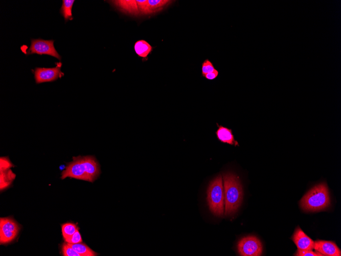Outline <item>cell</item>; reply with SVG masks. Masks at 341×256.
I'll list each match as a JSON object with an SVG mask.
<instances>
[{
  "mask_svg": "<svg viewBox=\"0 0 341 256\" xmlns=\"http://www.w3.org/2000/svg\"><path fill=\"white\" fill-rule=\"evenodd\" d=\"M101 174L100 164L93 156L74 157L73 161L66 166L61 174V179L74 178L94 182Z\"/></svg>",
  "mask_w": 341,
  "mask_h": 256,
  "instance_id": "cell-1",
  "label": "cell"
},
{
  "mask_svg": "<svg viewBox=\"0 0 341 256\" xmlns=\"http://www.w3.org/2000/svg\"><path fill=\"white\" fill-rule=\"evenodd\" d=\"M225 215L232 216L238 211L243 198V189L239 178L234 174L223 175Z\"/></svg>",
  "mask_w": 341,
  "mask_h": 256,
  "instance_id": "cell-2",
  "label": "cell"
},
{
  "mask_svg": "<svg viewBox=\"0 0 341 256\" xmlns=\"http://www.w3.org/2000/svg\"><path fill=\"white\" fill-rule=\"evenodd\" d=\"M331 204L329 190L325 183L312 188L300 202L301 208L305 211L316 212L323 210Z\"/></svg>",
  "mask_w": 341,
  "mask_h": 256,
  "instance_id": "cell-3",
  "label": "cell"
},
{
  "mask_svg": "<svg viewBox=\"0 0 341 256\" xmlns=\"http://www.w3.org/2000/svg\"><path fill=\"white\" fill-rule=\"evenodd\" d=\"M207 194L208 204L211 212L216 217H222L224 212V193L221 175L212 181Z\"/></svg>",
  "mask_w": 341,
  "mask_h": 256,
  "instance_id": "cell-4",
  "label": "cell"
},
{
  "mask_svg": "<svg viewBox=\"0 0 341 256\" xmlns=\"http://www.w3.org/2000/svg\"><path fill=\"white\" fill-rule=\"evenodd\" d=\"M31 45L27 51V56L38 55H47L61 60V57L54 46L53 40H44L41 39H31Z\"/></svg>",
  "mask_w": 341,
  "mask_h": 256,
  "instance_id": "cell-5",
  "label": "cell"
},
{
  "mask_svg": "<svg viewBox=\"0 0 341 256\" xmlns=\"http://www.w3.org/2000/svg\"><path fill=\"white\" fill-rule=\"evenodd\" d=\"M238 253L241 256H260L263 248L261 240L255 236L242 238L238 244Z\"/></svg>",
  "mask_w": 341,
  "mask_h": 256,
  "instance_id": "cell-6",
  "label": "cell"
},
{
  "mask_svg": "<svg viewBox=\"0 0 341 256\" xmlns=\"http://www.w3.org/2000/svg\"><path fill=\"white\" fill-rule=\"evenodd\" d=\"M18 223L12 218L0 219V243L5 244L14 240L20 231Z\"/></svg>",
  "mask_w": 341,
  "mask_h": 256,
  "instance_id": "cell-7",
  "label": "cell"
},
{
  "mask_svg": "<svg viewBox=\"0 0 341 256\" xmlns=\"http://www.w3.org/2000/svg\"><path fill=\"white\" fill-rule=\"evenodd\" d=\"M173 1L169 0H137L140 15H151L159 13L170 5Z\"/></svg>",
  "mask_w": 341,
  "mask_h": 256,
  "instance_id": "cell-8",
  "label": "cell"
},
{
  "mask_svg": "<svg viewBox=\"0 0 341 256\" xmlns=\"http://www.w3.org/2000/svg\"><path fill=\"white\" fill-rule=\"evenodd\" d=\"M61 66L62 63L59 62L54 68H36L34 71L36 83L52 82L62 77L64 74L61 71Z\"/></svg>",
  "mask_w": 341,
  "mask_h": 256,
  "instance_id": "cell-9",
  "label": "cell"
},
{
  "mask_svg": "<svg viewBox=\"0 0 341 256\" xmlns=\"http://www.w3.org/2000/svg\"><path fill=\"white\" fill-rule=\"evenodd\" d=\"M292 240L298 247L301 251H312L314 248V241L299 227L294 232Z\"/></svg>",
  "mask_w": 341,
  "mask_h": 256,
  "instance_id": "cell-10",
  "label": "cell"
},
{
  "mask_svg": "<svg viewBox=\"0 0 341 256\" xmlns=\"http://www.w3.org/2000/svg\"><path fill=\"white\" fill-rule=\"evenodd\" d=\"M314 249L323 256H341V252L337 244L332 241L317 240L314 242Z\"/></svg>",
  "mask_w": 341,
  "mask_h": 256,
  "instance_id": "cell-11",
  "label": "cell"
},
{
  "mask_svg": "<svg viewBox=\"0 0 341 256\" xmlns=\"http://www.w3.org/2000/svg\"><path fill=\"white\" fill-rule=\"evenodd\" d=\"M109 2L123 13L135 16L140 15L137 2L135 0H118Z\"/></svg>",
  "mask_w": 341,
  "mask_h": 256,
  "instance_id": "cell-12",
  "label": "cell"
},
{
  "mask_svg": "<svg viewBox=\"0 0 341 256\" xmlns=\"http://www.w3.org/2000/svg\"><path fill=\"white\" fill-rule=\"evenodd\" d=\"M218 129L216 132L217 137L219 141L224 143L230 145L239 146L238 142L236 141L232 130L228 128L219 125L217 123Z\"/></svg>",
  "mask_w": 341,
  "mask_h": 256,
  "instance_id": "cell-13",
  "label": "cell"
},
{
  "mask_svg": "<svg viewBox=\"0 0 341 256\" xmlns=\"http://www.w3.org/2000/svg\"><path fill=\"white\" fill-rule=\"evenodd\" d=\"M135 51L139 57L146 58L152 50V46L144 40H140L135 45Z\"/></svg>",
  "mask_w": 341,
  "mask_h": 256,
  "instance_id": "cell-14",
  "label": "cell"
},
{
  "mask_svg": "<svg viewBox=\"0 0 341 256\" xmlns=\"http://www.w3.org/2000/svg\"><path fill=\"white\" fill-rule=\"evenodd\" d=\"M16 175L10 169L0 172V189L4 190L9 187L13 182Z\"/></svg>",
  "mask_w": 341,
  "mask_h": 256,
  "instance_id": "cell-15",
  "label": "cell"
},
{
  "mask_svg": "<svg viewBox=\"0 0 341 256\" xmlns=\"http://www.w3.org/2000/svg\"><path fill=\"white\" fill-rule=\"evenodd\" d=\"M75 2L74 0H63L62 5L60 9V13L64 18L65 22L73 20L72 8Z\"/></svg>",
  "mask_w": 341,
  "mask_h": 256,
  "instance_id": "cell-16",
  "label": "cell"
},
{
  "mask_svg": "<svg viewBox=\"0 0 341 256\" xmlns=\"http://www.w3.org/2000/svg\"><path fill=\"white\" fill-rule=\"evenodd\" d=\"M68 244L80 256H96L98 255L85 243L81 242L76 244L68 243Z\"/></svg>",
  "mask_w": 341,
  "mask_h": 256,
  "instance_id": "cell-17",
  "label": "cell"
},
{
  "mask_svg": "<svg viewBox=\"0 0 341 256\" xmlns=\"http://www.w3.org/2000/svg\"><path fill=\"white\" fill-rule=\"evenodd\" d=\"M79 229L76 224L70 222L63 224L62 225V233L64 239L67 240L71 237Z\"/></svg>",
  "mask_w": 341,
  "mask_h": 256,
  "instance_id": "cell-18",
  "label": "cell"
},
{
  "mask_svg": "<svg viewBox=\"0 0 341 256\" xmlns=\"http://www.w3.org/2000/svg\"><path fill=\"white\" fill-rule=\"evenodd\" d=\"M62 253L64 256H80L67 242L63 243L62 245Z\"/></svg>",
  "mask_w": 341,
  "mask_h": 256,
  "instance_id": "cell-19",
  "label": "cell"
},
{
  "mask_svg": "<svg viewBox=\"0 0 341 256\" xmlns=\"http://www.w3.org/2000/svg\"><path fill=\"white\" fill-rule=\"evenodd\" d=\"M216 69L212 62L209 59H206L202 64V75L204 77L205 75L213 72Z\"/></svg>",
  "mask_w": 341,
  "mask_h": 256,
  "instance_id": "cell-20",
  "label": "cell"
},
{
  "mask_svg": "<svg viewBox=\"0 0 341 256\" xmlns=\"http://www.w3.org/2000/svg\"><path fill=\"white\" fill-rule=\"evenodd\" d=\"M294 256H324L322 254L317 251L313 252L312 251H301L298 250L296 251Z\"/></svg>",
  "mask_w": 341,
  "mask_h": 256,
  "instance_id": "cell-21",
  "label": "cell"
},
{
  "mask_svg": "<svg viewBox=\"0 0 341 256\" xmlns=\"http://www.w3.org/2000/svg\"><path fill=\"white\" fill-rule=\"evenodd\" d=\"M0 165H1V166H0V172L10 169L11 168L14 166L12 163L10 162L9 158L6 157L1 158V164H0Z\"/></svg>",
  "mask_w": 341,
  "mask_h": 256,
  "instance_id": "cell-22",
  "label": "cell"
},
{
  "mask_svg": "<svg viewBox=\"0 0 341 256\" xmlns=\"http://www.w3.org/2000/svg\"><path fill=\"white\" fill-rule=\"evenodd\" d=\"M66 242L72 244H76L82 242V239L79 229L77 231L73 236L70 238L65 240Z\"/></svg>",
  "mask_w": 341,
  "mask_h": 256,
  "instance_id": "cell-23",
  "label": "cell"
},
{
  "mask_svg": "<svg viewBox=\"0 0 341 256\" xmlns=\"http://www.w3.org/2000/svg\"><path fill=\"white\" fill-rule=\"evenodd\" d=\"M219 75V72L215 70L213 72L208 73L204 76V77L208 80H212L216 79Z\"/></svg>",
  "mask_w": 341,
  "mask_h": 256,
  "instance_id": "cell-24",
  "label": "cell"
}]
</instances>
